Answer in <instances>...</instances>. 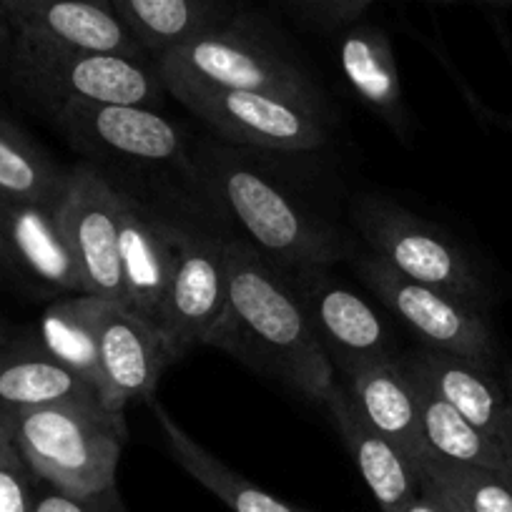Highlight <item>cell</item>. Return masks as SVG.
<instances>
[{
  "instance_id": "1",
  "label": "cell",
  "mask_w": 512,
  "mask_h": 512,
  "mask_svg": "<svg viewBox=\"0 0 512 512\" xmlns=\"http://www.w3.org/2000/svg\"><path fill=\"white\" fill-rule=\"evenodd\" d=\"M229 297L211 347L282 382L294 395L327 407L337 372L287 279L241 236H229Z\"/></svg>"
},
{
  "instance_id": "2",
  "label": "cell",
  "mask_w": 512,
  "mask_h": 512,
  "mask_svg": "<svg viewBox=\"0 0 512 512\" xmlns=\"http://www.w3.org/2000/svg\"><path fill=\"white\" fill-rule=\"evenodd\" d=\"M189 169L211 204L239 226L241 239L282 272L332 267L354 254L352 239L337 224L251 156L211 146Z\"/></svg>"
},
{
  "instance_id": "3",
  "label": "cell",
  "mask_w": 512,
  "mask_h": 512,
  "mask_svg": "<svg viewBox=\"0 0 512 512\" xmlns=\"http://www.w3.org/2000/svg\"><path fill=\"white\" fill-rule=\"evenodd\" d=\"M28 470L73 495L116 485L126 445L123 412L103 405H51L0 417Z\"/></svg>"
},
{
  "instance_id": "4",
  "label": "cell",
  "mask_w": 512,
  "mask_h": 512,
  "mask_svg": "<svg viewBox=\"0 0 512 512\" xmlns=\"http://www.w3.org/2000/svg\"><path fill=\"white\" fill-rule=\"evenodd\" d=\"M8 63L13 81L41 106L56 101H101L161 108L169 96L149 58L86 51L13 33Z\"/></svg>"
},
{
  "instance_id": "5",
  "label": "cell",
  "mask_w": 512,
  "mask_h": 512,
  "mask_svg": "<svg viewBox=\"0 0 512 512\" xmlns=\"http://www.w3.org/2000/svg\"><path fill=\"white\" fill-rule=\"evenodd\" d=\"M191 116L224 141L264 151H317L329 141L322 101L279 91H231L176 76H161Z\"/></svg>"
},
{
  "instance_id": "6",
  "label": "cell",
  "mask_w": 512,
  "mask_h": 512,
  "mask_svg": "<svg viewBox=\"0 0 512 512\" xmlns=\"http://www.w3.org/2000/svg\"><path fill=\"white\" fill-rule=\"evenodd\" d=\"M159 76H176L231 91H279L317 98L297 61L249 18L234 16L154 58Z\"/></svg>"
},
{
  "instance_id": "7",
  "label": "cell",
  "mask_w": 512,
  "mask_h": 512,
  "mask_svg": "<svg viewBox=\"0 0 512 512\" xmlns=\"http://www.w3.org/2000/svg\"><path fill=\"white\" fill-rule=\"evenodd\" d=\"M352 224L374 256L395 272L460 299L482 312L487 287L460 244L395 201L362 196L352 204Z\"/></svg>"
},
{
  "instance_id": "8",
  "label": "cell",
  "mask_w": 512,
  "mask_h": 512,
  "mask_svg": "<svg viewBox=\"0 0 512 512\" xmlns=\"http://www.w3.org/2000/svg\"><path fill=\"white\" fill-rule=\"evenodd\" d=\"M349 259H352L359 282L400 322H405L427 347L492 372L495 337L482 312L467 307L465 302L440 289H432L395 272L369 249H354Z\"/></svg>"
},
{
  "instance_id": "9",
  "label": "cell",
  "mask_w": 512,
  "mask_h": 512,
  "mask_svg": "<svg viewBox=\"0 0 512 512\" xmlns=\"http://www.w3.org/2000/svg\"><path fill=\"white\" fill-rule=\"evenodd\" d=\"M229 236L176 216V264L159 334L174 364L209 342L229 297Z\"/></svg>"
},
{
  "instance_id": "10",
  "label": "cell",
  "mask_w": 512,
  "mask_h": 512,
  "mask_svg": "<svg viewBox=\"0 0 512 512\" xmlns=\"http://www.w3.org/2000/svg\"><path fill=\"white\" fill-rule=\"evenodd\" d=\"M43 108L63 139L86 156L191 166L184 131L159 108L101 101H56Z\"/></svg>"
},
{
  "instance_id": "11",
  "label": "cell",
  "mask_w": 512,
  "mask_h": 512,
  "mask_svg": "<svg viewBox=\"0 0 512 512\" xmlns=\"http://www.w3.org/2000/svg\"><path fill=\"white\" fill-rule=\"evenodd\" d=\"M277 272L297 294L334 372L347 374L362 364L397 359L384 319L354 289L332 277L329 267Z\"/></svg>"
},
{
  "instance_id": "12",
  "label": "cell",
  "mask_w": 512,
  "mask_h": 512,
  "mask_svg": "<svg viewBox=\"0 0 512 512\" xmlns=\"http://www.w3.org/2000/svg\"><path fill=\"white\" fill-rule=\"evenodd\" d=\"M116 204L126 307L159 329L176 264V216L164 214L139 196L118 189Z\"/></svg>"
},
{
  "instance_id": "13",
  "label": "cell",
  "mask_w": 512,
  "mask_h": 512,
  "mask_svg": "<svg viewBox=\"0 0 512 512\" xmlns=\"http://www.w3.org/2000/svg\"><path fill=\"white\" fill-rule=\"evenodd\" d=\"M63 221L86 279V294L126 304L118 256L121 224L116 189L93 166L81 164L68 169Z\"/></svg>"
},
{
  "instance_id": "14",
  "label": "cell",
  "mask_w": 512,
  "mask_h": 512,
  "mask_svg": "<svg viewBox=\"0 0 512 512\" xmlns=\"http://www.w3.org/2000/svg\"><path fill=\"white\" fill-rule=\"evenodd\" d=\"M93 319L111 410L123 412L131 402H149L171 364L159 329L126 304L101 297L93 302Z\"/></svg>"
},
{
  "instance_id": "15",
  "label": "cell",
  "mask_w": 512,
  "mask_h": 512,
  "mask_svg": "<svg viewBox=\"0 0 512 512\" xmlns=\"http://www.w3.org/2000/svg\"><path fill=\"white\" fill-rule=\"evenodd\" d=\"M3 219L16 277L63 297L86 294V279L63 221V199L48 204L3 199Z\"/></svg>"
},
{
  "instance_id": "16",
  "label": "cell",
  "mask_w": 512,
  "mask_h": 512,
  "mask_svg": "<svg viewBox=\"0 0 512 512\" xmlns=\"http://www.w3.org/2000/svg\"><path fill=\"white\" fill-rule=\"evenodd\" d=\"M0 16L21 36L86 51L146 58L111 0H0Z\"/></svg>"
},
{
  "instance_id": "17",
  "label": "cell",
  "mask_w": 512,
  "mask_h": 512,
  "mask_svg": "<svg viewBox=\"0 0 512 512\" xmlns=\"http://www.w3.org/2000/svg\"><path fill=\"white\" fill-rule=\"evenodd\" d=\"M400 362L512 460V400L492 372L430 347L400 357Z\"/></svg>"
},
{
  "instance_id": "18",
  "label": "cell",
  "mask_w": 512,
  "mask_h": 512,
  "mask_svg": "<svg viewBox=\"0 0 512 512\" xmlns=\"http://www.w3.org/2000/svg\"><path fill=\"white\" fill-rule=\"evenodd\" d=\"M342 377V390L347 392L359 417L374 432L395 442L420 467L430 455V447L422 432L420 402L400 357L362 364Z\"/></svg>"
},
{
  "instance_id": "19",
  "label": "cell",
  "mask_w": 512,
  "mask_h": 512,
  "mask_svg": "<svg viewBox=\"0 0 512 512\" xmlns=\"http://www.w3.org/2000/svg\"><path fill=\"white\" fill-rule=\"evenodd\" d=\"M51 405H103V400L81 374L58 362L36 334L11 337L0 352V417Z\"/></svg>"
},
{
  "instance_id": "20",
  "label": "cell",
  "mask_w": 512,
  "mask_h": 512,
  "mask_svg": "<svg viewBox=\"0 0 512 512\" xmlns=\"http://www.w3.org/2000/svg\"><path fill=\"white\" fill-rule=\"evenodd\" d=\"M324 410L332 417L344 447L382 512H400L420 492V467L392 440L374 432L354 410L347 392L337 384Z\"/></svg>"
},
{
  "instance_id": "21",
  "label": "cell",
  "mask_w": 512,
  "mask_h": 512,
  "mask_svg": "<svg viewBox=\"0 0 512 512\" xmlns=\"http://www.w3.org/2000/svg\"><path fill=\"white\" fill-rule=\"evenodd\" d=\"M337 63L349 91L400 131L405 123L400 68L387 33L369 23H349L337 43Z\"/></svg>"
},
{
  "instance_id": "22",
  "label": "cell",
  "mask_w": 512,
  "mask_h": 512,
  "mask_svg": "<svg viewBox=\"0 0 512 512\" xmlns=\"http://www.w3.org/2000/svg\"><path fill=\"white\" fill-rule=\"evenodd\" d=\"M118 18L154 61L161 53L234 18L226 0H111Z\"/></svg>"
},
{
  "instance_id": "23",
  "label": "cell",
  "mask_w": 512,
  "mask_h": 512,
  "mask_svg": "<svg viewBox=\"0 0 512 512\" xmlns=\"http://www.w3.org/2000/svg\"><path fill=\"white\" fill-rule=\"evenodd\" d=\"M151 410H154L156 422H159L161 432H164V440L169 445L171 457L199 485H204L211 495L219 497L231 512H304L299 507L287 505L279 497L269 495L267 490H262V487L254 485L251 480H246L244 475L231 470L229 465H224L214 452H209L194 437L186 435L184 427L159 402H151Z\"/></svg>"
},
{
  "instance_id": "24",
  "label": "cell",
  "mask_w": 512,
  "mask_h": 512,
  "mask_svg": "<svg viewBox=\"0 0 512 512\" xmlns=\"http://www.w3.org/2000/svg\"><path fill=\"white\" fill-rule=\"evenodd\" d=\"M407 372V369H405ZM415 387L417 402H420L422 432H425L430 455L445 457V460L475 465L490 470L495 475L512 482V460L502 450H497L482 432H477L450 402L442 400L430 384L422 382L417 374L407 372Z\"/></svg>"
},
{
  "instance_id": "25",
  "label": "cell",
  "mask_w": 512,
  "mask_h": 512,
  "mask_svg": "<svg viewBox=\"0 0 512 512\" xmlns=\"http://www.w3.org/2000/svg\"><path fill=\"white\" fill-rule=\"evenodd\" d=\"M93 294H71L48 304L46 312L41 314L36 337L41 339L43 347L81 374L93 390L101 395L103 405H108L106 382H103L101 359H98V337H96V319H93ZM116 412V410H113Z\"/></svg>"
},
{
  "instance_id": "26",
  "label": "cell",
  "mask_w": 512,
  "mask_h": 512,
  "mask_svg": "<svg viewBox=\"0 0 512 512\" xmlns=\"http://www.w3.org/2000/svg\"><path fill=\"white\" fill-rule=\"evenodd\" d=\"M66 184L68 169L0 116V199L48 204L63 199Z\"/></svg>"
},
{
  "instance_id": "27",
  "label": "cell",
  "mask_w": 512,
  "mask_h": 512,
  "mask_svg": "<svg viewBox=\"0 0 512 512\" xmlns=\"http://www.w3.org/2000/svg\"><path fill=\"white\" fill-rule=\"evenodd\" d=\"M420 472L452 492L470 512H512V482L495 472L437 455H427Z\"/></svg>"
},
{
  "instance_id": "28",
  "label": "cell",
  "mask_w": 512,
  "mask_h": 512,
  "mask_svg": "<svg viewBox=\"0 0 512 512\" xmlns=\"http://www.w3.org/2000/svg\"><path fill=\"white\" fill-rule=\"evenodd\" d=\"M36 512H126L116 485L88 495H73L36 477Z\"/></svg>"
},
{
  "instance_id": "29",
  "label": "cell",
  "mask_w": 512,
  "mask_h": 512,
  "mask_svg": "<svg viewBox=\"0 0 512 512\" xmlns=\"http://www.w3.org/2000/svg\"><path fill=\"white\" fill-rule=\"evenodd\" d=\"M0 512H36V475L21 455L0 460Z\"/></svg>"
},
{
  "instance_id": "30",
  "label": "cell",
  "mask_w": 512,
  "mask_h": 512,
  "mask_svg": "<svg viewBox=\"0 0 512 512\" xmlns=\"http://www.w3.org/2000/svg\"><path fill=\"white\" fill-rule=\"evenodd\" d=\"M294 3L307 16H312L314 21L329 28L349 26L372 6V0H294Z\"/></svg>"
},
{
  "instance_id": "31",
  "label": "cell",
  "mask_w": 512,
  "mask_h": 512,
  "mask_svg": "<svg viewBox=\"0 0 512 512\" xmlns=\"http://www.w3.org/2000/svg\"><path fill=\"white\" fill-rule=\"evenodd\" d=\"M400 512H442L440 500H437V492L432 490V485L425 480V477H422L420 492H417V497H412V500L407 502V505L402 507Z\"/></svg>"
},
{
  "instance_id": "32",
  "label": "cell",
  "mask_w": 512,
  "mask_h": 512,
  "mask_svg": "<svg viewBox=\"0 0 512 512\" xmlns=\"http://www.w3.org/2000/svg\"><path fill=\"white\" fill-rule=\"evenodd\" d=\"M420 475H422V472H420ZM422 477H425V475H422ZM425 480H427V477H425ZM427 482H430V485H432V490L437 492V500H440V505H442V512H470V510H467L465 505H462L460 500H457L455 495H452V492H447L445 487L435 485V482H432V480H427Z\"/></svg>"
},
{
  "instance_id": "33",
  "label": "cell",
  "mask_w": 512,
  "mask_h": 512,
  "mask_svg": "<svg viewBox=\"0 0 512 512\" xmlns=\"http://www.w3.org/2000/svg\"><path fill=\"white\" fill-rule=\"evenodd\" d=\"M0 272L13 274L11 254H8V241H6V219H3V199H0Z\"/></svg>"
},
{
  "instance_id": "34",
  "label": "cell",
  "mask_w": 512,
  "mask_h": 512,
  "mask_svg": "<svg viewBox=\"0 0 512 512\" xmlns=\"http://www.w3.org/2000/svg\"><path fill=\"white\" fill-rule=\"evenodd\" d=\"M11 46H13V28L8 26L6 18L0 16V63L11 56Z\"/></svg>"
},
{
  "instance_id": "35",
  "label": "cell",
  "mask_w": 512,
  "mask_h": 512,
  "mask_svg": "<svg viewBox=\"0 0 512 512\" xmlns=\"http://www.w3.org/2000/svg\"><path fill=\"white\" fill-rule=\"evenodd\" d=\"M13 455H18V450H16V445H13L11 435H8L3 420H0V460H6V457H13Z\"/></svg>"
},
{
  "instance_id": "36",
  "label": "cell",
  "mask_w": 512,
  "mask_h": 512,
  "mask_svg": "<svg viewBox=\"0 0 512 512\" xmlns=\"http://www.w3.org/2000/svg\"><path fill=\"white\" fill-rule=\"evenodd\" d=\"M8 342H11V337H8V332H6V329H3V324H0V352L6 349Z\"/></svg>"
},
{
  "instance_id": "37",
  "label": "cell",
  "mask_w": 512,
  "mask_h": 512,
  "mask_svg": "<svg viewBox=\"0 0 512 512\" xmlns=\"http://www.w3.org/2000/svg\"><path fill=\"white\" fill-rule=\"evenodd\" d=\"M507 384H510V392H507V395H510V400H512V367H510V372H507Z\"/></svg>"
},
{
  "instance_id": "38",
  "label": "cell",
  "mask_w": 512,
  "mask_h": 512,
  "mask_svg": "<svg viewBox=\"0 0 512 512\" xmlns=\"http://www.w3.org/2000/svg\"><path fill=\"white\" fill-rule=\"evenodd\" d=\"M485 3H512V0H485Z\"/></svg>"
}]
</instances>
